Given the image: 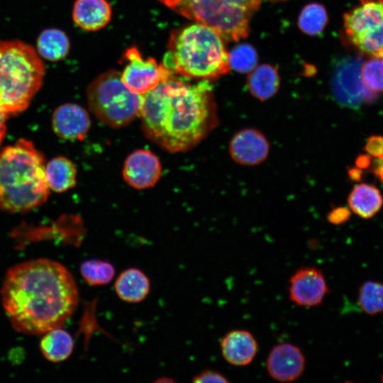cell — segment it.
Instances as JSON below:
<instances>
[{
  "instance_id": "cell-27",
  "label": "cell",
  "mask_w": 383,
  "mask_h": 383,
  "mask_svg": "<svg viewBox=\"0 0 383 383\" xmlns=\"http://www.w3.org/2000/svg\"><path fill=\"white\" fill-rule=\"evenodd\" d=\"M228 54L230 67L237 72H249L257 65V55L256 51L250 45H238Z\"/></svg>"
},
{
  "instance_id": "cell-16",
  "label": "cell",
  "mask_w": 383,
  "mask_h": 383,
  "mask_svg": "<svg viewBox=\"0 0 383 383\" xmlns=\"http://www.w3.org/2000/svg\"><path fill=\"white\" fill-rule=\"evenodd\" d=\"M111 14V7L106 0H76L72 9L74 23L89 31L105 27Z\"/></svg>"
},
{
  "instance_id": "cell-30",
  "label": "cell",
  "mask_w": 383,
  "mask_h": 383,
  "mask_svg": "<svg viewBox=\"0 0 383 383\" xmlns=\"http://www.w3.org/2000/svg\"><path fill=\"white\" fill-rule=\"evenodd\" d=\"M350 216V212L346 208L335 209L329 216V221L335 224L346 221Z\"/></svg>"
},
{
  "instance_id": "cell-9",
  "label": "cell",
  "mask_w": 383,
  "mask_h": 383,
  "mask_svg": "<svg viewBox=\"0 0 383 383\" xmlns=\"http://www.w3.org/2000/svg\"><path fill=\"white\" fill-rule=\"evenodd\" d=\"M331 89L336 101L346 107L357 109L363 103L374 101L378 94L365 88L359 71V61L342 60L335 67Z\"/></svg>"
},
{
  "instance_id": "cell-14",
  "label": "cell",
  "mask_w": 383,
  "mask_h": 383,
  "mask_svg": "<svg viewBox=\"0 0 383 383\" xmlns=\"http://www.w3.org/2000/svg\"><path fill=\"white\" fill-rule=\"evenodd\" d=\"M52 126L55 134L62 139H82L88 133L91 121L87 111L75 104L58 106L52 117Z\"/></svg>"
},
{
  "instance_id": "cell-17",
  "label": "cell",
  "mask_w": 383,
  "mask_h": 383,
  "mask_svg": "<svg viewBox=\"0 0 383 383\" xmlns=\"http://www.w3.org/2000/svg\"><path fill=\"white\" fill-rule=\"evenodd\" d=\"M114 289L118 296L127 303L143 301L150 290L148 276L138 268L131 267L123 270L115 281Z\"/></svg>"
},
{
  "instance_id": "cell-2",
  "label": "cell",
  "mask_w": 383,
  "mask_h": 383,
  "mask_svg": "<svg viewBox=\"0 0 383 383\" xmlns=\"http://www.w3.org/2000/svg\"><path fill=\"white\" fill-rule=\"evenodd\" d=\"M176 76L142 95L139 115L146 138L172 153L191 150L218 123L210 81Z\"/></svg>"
},
{
  "instance_id": "cell-10",
  "label": "cell",
  "mask_w": 383,
  "mask_h": 383,
  "mask_svg": "<svg viewBox=\"0 0 383 383\" xmlns=\"http://www.w3.org/2000/svg\"><path fill=\"white\" fill-rule=\"evenodd\" d=\"M328 292L324 274L313 266L298 269L289 279V299L299 306L314 307L320 305Z\"/></svg>"
},
{
  "instance_id": "cell-3",
  "label": "cell",
  "mask_w": 383,
  "mask_h": 383,
  "mask_svg": "<svg viewBox=\"0 0 383 383\" xmlns=\"http://www.w3.org/2000/svg\"><path fill=\"white\" fill-rule=\"evenodd\" d=\"M43 155L25 139L0 151V208L22 212L43 204L49 194Z\"/></svg>"
},
{
  "instance_id": "cell-11",
  "label": "cell",
  "mask_w": 383,
  "mask_h": 383,
  "mask_svg": "<svg viewBox=\"0 0 383 383\" xmlns=\"http://www.w3.org/2000/svg\"><path fill=\"white\" fill-rule=\"evenodd\" d=\"M306 359L296 345L282 343L275 345L266 359L268 374L274 380L289 382L298 379L304 372Z\"/></svg>"
},
{
  "instance_id": "cell-21",
  "label": "cell",
  "mask_w": 383,
  "mask_h": 383,
  "mask_svg": "<svg viewBox=\"0 0 383 383\" xmlns=\"http://www.w3.org/2000/svg\"><path fill=\"white\" fill-rule=\"evenodd\" d=\"M45 174L49 189L55 192H65L76 184L77 169L65 157L52 159L45 166Z\"/></svg>"
},
{
  "instance_id": "cell-36",
  "label": "cell",
  "mask_w": 383,
  "mask_h": 383,
  "mask_svg": "<svg viewBox=\"0 0 383 383\" xmlns=\"http://www.w3.org/2000/svg\"><path fill=\"white\" fill-rule=\"evenodd\" d=\"M382 380H383V378H382Z\"/></svg>"
},
{
  "instance_id": "cell-24",
  "label": "cell",
  "mask_w": 383,
  "mask_h": 383,
  "mask_svg": "<svg viewBox=\"0 0 383 383\" xmlns=\"http://www.w3.org/2000/svg\"><path fill=\"white\" fill-rule=\"evenodd\" d=\"M327 22L328 15L325 8L317 3L306 5L301 11L298 20L300 29L309 35L321 33Z\"/></svg>"
},
{
  "instance_id": "cell-34",
  "label": "cell",
  "mask_w": 383,
  "mask_h": 383,
  "mask_svg": "<svg viewBox=\"0 0 383 383\" xmlns=\"http://www.w3.org/2000/svg\"><path fill=\"white\" fill-rule=\"evenodd\" d=\"M167 6L175 9L178 6L180 5V4L183 1V0H158Z\"/></svg>"
},
{
  "instance_id": "cell-12",
  "label": "cell",
  "mask_w": 383,
  "mask_h": 383,
  "mask_svg": "<svg viewBox=\"0 0 383 383\" xmlns=\"http://www.w3.org/2000/svg\"><path fill=\"white\" fill-rule=\"evenodd\" d=\"M161 172L162 166L157 155L149 150L139 149L126 157L123 177L131 187L145 189L157 184Z\"/></svg>"
},
{
  "instance_id": "cell-19",
  "label": "cell",
  "mask_w": 383,
  "mask_h": 383,
  "mask_svg": "<svg viewBox=\"0 0 383 383\" xmlns=\"http://www.w3.org/2000/svg\"><path fill=\"white\" fill-rule=\"evenodd\" d=\"M279 82L277 69L270 65H262L251 71L247 85L252 96L259 100L265 101L277 92Z\"/></svg>"
},
{
  "instance_id": "cell-13",
  "label": "cell",
  "mask_w": 383,
  "mask_h": 383,
  "mask_svg": "<svg viewBox=\"0 0 383 383\" xmlns=\"http://www.w3.org/2000/svg\"><path fill=\"white\" fill-rule=\"evenodd\" d=\"M228 151L236 163L255 166L267 159L270 152V143L260 131L246 128L233 135L229 143Z\"/></svg>"
},
{
  "instance_id": "cell-8",
  "label": "cell",
  "mask_w": 383,
  "mask_h": 383,
  "mask_svg": "<svg viewBox=\"0 0 383 383\" xmlns=\"http://www.w3.org/2000/svg\"><path fill=\"white\" fill-rule=\"evenodd\" d=\"M123 60L126 62V65L121 72L122 81L135 94H145L174 74L154 58H143L135 47L127 49Z\"/></svg>"
},
{
  "instance_id": "cell-29",
  "label": "cell",
  "mask_w": 383,
  "mask_h": 383,
  "mask_svg": "<svg viewBox=\"0 0 383 383\" xmlns=\"http://www.w3.org/2000/svg\"><path fill=\"white\" fill-rule=\"evenodd\" d=\"M365 149L371 156L383 159V136H370L367 140Z\"/></svg>"
},
{
  "instance_id": "cell-5",
  "label": "cell",
  "mask_w": 383,
  "mask_h": 383,
  "mask_svg": "<svg viewBox=\"0 0 383 383\" xmlns=\"http://www.w3.org/2000/svg\"><path fill=\"white\" fill-rule=\"evenodd\" d=\"M45 72L43 62L30 45L0 40V104L8 115L28 107L42 86Z\"/></svg>"
},
{
  "instance_id": "cell-7",
  "label": "cell",
  "mask_w": 383,
  "mask_h": 383,
  "mask_svg": "<svg viewBox=\"0 0 383 383\" xmlns=\"http://www.w3.org/2000/svg\"><path fill=\"white\" fill-rule=\"evenodd\" d=\"M345 32L352 44L371 57L383 55V0H360L345 13Z\"/></svg>"
},
{
  "instance_id": "cell-20",
  "label": "cell",
  "mask_w": 383,
  "mask_h": 383,
  "mask_svg": "<svg viewBox=\"0 0 383 383\" xmlns=\"http://www.w3.org/2000/svg\"><path fill=\"white\" fill-rule=\"evenodd\" d=\"M40 348L48 360L60 362L71 355L74 341L71 335L62 327L56 328L44 333L40 340Z\"/></svg>"
},
{
  "instance_id": "cell-25",
  "label": "cell",
  "mask_w": 383,
  "mask_h": 383,
  "mask_svg": "<svg viewBox=\"0 0 383 383\" xmlns=\"http://www.w3.org/2000/svg\"><path fill=\"white\" fill-rule=\"evenodd\" d=\"M358 306L365 313L370 315L383 311V284L368 281L359 290Z\"/></svg>"
},
{
  "instance_id": "cell-18",
  "label": "cell",
  "mask_w": 383,
  "mask_h": 383,
  "mask_svg": "<svg viewBox=\"0 0 383 383\" xmlns=\"http://www.w3.org/2000/svg\"><path fill=\"white\" fill-rule=\"evenodd\" d=\"M348 201L350 209L363 218L374 216L383 205V198L379 190L375 186L367 184L355 186Z\"/></svg>"
},
{
  "instance_id": "cell-35",
  "label": "cell",
  "mask_w": 383,
  "mask_h": 383,
  "mask_svg": "<svg viewBox=\"0 0 383 383\" xmlns=\"http://www.w3.org/2000/svg\"><path fill=\"white\" fill-rule=\"evenodd\" d=\"M349 174L353 179L358 181L362 178V172L358 167L353 168L349 171Z\"/></svg>"
},
{
  "instance_id": "cell-32",
  "label": "cell",
  "mask_w": 383,
  "mask_h": 383,
  "mask_svg": "<svg viewBox=\"0 0 383 383\" xmlns=\"http://www.w3.org/2000/svg\"><path fill=\"white\" fill-rule=\"evenodd\" d=\"M355 163L358 168L366 169L370 167L371 159L368 155H360L357 157Z\"/></svg>"
},
{
  "instance_id": "cell-1",
  "label": "cell",
  "mask_w": 383,
  "mask_h": 383,
  "mask_svg": "<svg viewBox=\"0 0 383 383\" xmlns=\"http://www.w3.org/2000/svg\"><path fill=\"white\" fill-rule=\"evenodd\" d=\"M1 299L16 331L40 335L66 323L77 307L79 293L65 266L37 259L16 265L7 271Z\"/></svg>"
},
{
  "instance_id": "cell-28",
  "label": "cell",
  "mask_w": 383,
  "mask_h": 383,
  "mask_svg": "<svg viewBox=\"0 0 383 383\" xmlns=\"http://www.w3.org/2000/svg\"><path fill=\"white\" fill-rule=\"evenodd\" d=\"M192 382L194 383H228L230 381L223 374L217 371L213 370H205L194 376Z\"/></svg>"
},
{
  "instance_id": "cell-33",
  "label": "cell",
  "mask_w": 383,
  "mask_h": 383,
  "mask_svg": "<svg viewBox=\"0 0 383 383\" xmlns=\"http://www.w3.org/2000/svg\"><path fill=\"white\" fill-rule=\"evenodd\" d=\"M373 172L383 183V159H378L373 167Z\"/></svg>"
},
{
  "instance_id": "cell-15",
  "label": "cell",
  "mask_w": 383,
  "mask_h": 383,
  "mask_svg": "<svg viewBox=\"0 0 383 383\" xmlns=\"http://www.w3.org/2000/svg\"><path fill=\"white\" fill-rule=\"evenodd\" d=\"M220 348L222 356L228 363L242 367L253 361L258 351V343L250 331L235 329L224 335Z\"/></svg>"
},
{
  "instance_id": "cell-31",
  "label": "cell",
  "mask_w": 383,
  "mask_h": 383,
  "mask_svg": "<svg viewBox=\"0 0 383 383\" xmlns=\"http://www.w3.org/2000/svg\"><path fill=\"white\" fill-rule=\"evenodd\" d=\"M8 116L9 115L4 111L0 104V144L6 135V121Z\"/></svg>"
},
{
  "instance_id": "cell-6",
  "label": "cell",
  "mask_w": 383,
  "mask_h": 383,
  "mask_svg": "<svg viewBox=\"0 0 383 383\" xmlns=\"http://www.w3.org/2000/svg\"><path fill=\"white\" fill-rule=\"evenodd\" d=\"M87 99L91 113L112 128H122L134 121L142 105V95L131 91L116 70L94 79L87 89Z\"/></svg>"
},
{
  "instance_id": "cell-26",
  "label": "cell",
  "mask_w": 383,
  "mask_h": 383,
  "mask_svg": "<svg viewBox=\"0 0 383 383\" xmlns=\"http://www.w3.org/2000/svg\"><path fill=\"white\" fill-rule=\"evenodd\" d=\"M360 78L365 88L378 94L383 91V55L372 57L360 68Z\"/></svg>"
},
{
  "instance_id": "cell-4",
  "label": "cell",
  "mask_w": 383,
  "mask_h": 383,
  "mask_svg": "<svg viewBox=\"0 0 383 383\" xmlns=\"http://www.w3.org/2000/svg\"><path fill=\"white\" fill-rule=\"evenodd\" d=\"M162 63L177 76L198 80L216 79L231 68L223 39L198 22L172 32Z\"/></svg>"
},
{
  "instance_id": "cell-22",
  "label": "cell",
  "mask_w": 383,
  "mask_h": 383,
  "mask_svg": "<svg viewBox=\"0 0 383 383\" xmlns=\"http://www.w3.org/2000/svg\"><path fill=\"white\" fill-rule=\"evenodd\" d=\"M36 45L38 55L52 62L65 58L70 48L68 37L57 28L43 30L38 37Z\"/></svg>"
},
{
  "instance_id": "cell-23",
  "label": "cell",
  "mask_w": 383,
  "mask_h": 383,
  "mask_svg": "<svg viewBox=\"0 0 383 383\" xmlns=\"http://www.w3.org/2000/svg\"><path fill=\"white\" fill-rule=\"evenodd\" d=\"M80 273L88 284L101 286L106 285L113 280L115 270L107 261L91 259L81 264Z\"/></svg>"
}]
</instances>
